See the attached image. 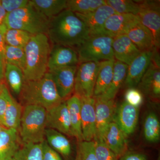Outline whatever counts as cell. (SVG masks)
Wrapping results in <instances>:
<instances>
[{"instance_id":"1","label":"cell","mask_w":160,"mask_h":160,"mask_svg":"<svg viewBox=\"0 0 160 160\" xmlns=\"http://www.w3.org/2000/svg\"><path fill=\"white\" fill-rule=\"evenodd\" d=\"M47 36L53 45L77 49L89 37V29L74 12L66 9L49 20Z\"/></svg>"},{"instance_id":"2","label":"cell","mask_w":160,"mask_h":160,"mask_svg":"<svg viewBox=\"0 0 160 160\" xmlns=\"http://www.w3.org/2000/svg\"><path fill=\"white\" fill-rule=\"evenodd\" d=\"M19 96L24 106H39L46 110L65 101L60 97L49 72L39 79L24 81Z\"/></svg>"},{"instance_id":"3","label":"cell","mask_w":160,"mask_h":160,"mask_svg":"<svg viewBox=\"0 0 160 160\" xmlns=\"http://www.w3.org/2000/svg\"><path fill=\"white\" fill-rule=\"evenodd\" d=\"M49 38L46 34L32 36L24 48L26 64L23 71L24 81H34L42 78L48 72L50 51Z\"/></svg>"},{"instance_id":"4","label":"cell","mask_w":160,"mask_h":160,"mask_svg":"<svg viewBox=\"0 0 160 160\" xmlns=\"http://www.w3.org/2000/svg\"><path fill=\"white\" fill-rule=\"evenodd\" d=\"M46 110L41 106H24L18 130L22 144L42 143L45 140Z\"/></svg>"},{"instance_id":"5","label":"cell","mask_w":160,"mask_h":160,"mask_svg":"<svg viewBox=\"0 0 160 160\" xmlns=\"http://www.w3.org/2000/svg\"><path fill=\"white\" fill-rule=\"evenodd\" d=\"M49 20L30 4L7 13L5 24L8 29H17L30 34H47Z\"/></svg>"},{"instance_id":"6","label":"cell","mask_w":160,"mask_h":160,"mask_svg":"<svg viewBox=\"0 0 160 160\" xmlns=\"http://www.w3.org/2000/svg\"><path fill=\"white\" fill-rule=\"evenodd\" d=\"M113 38L106 35L90 37L77 48L79 63L115 59Z\"/></svg>"},{"instance_id":"7","label":"cell","mask_w":160,"mask_h":160,"mask_svg":"<svg viewBox=\"0 0 160 160\" xmlns=\"http://www.w3.org/2000/svg\"><path fill=\"white\" fill-rule=\"evenodd\" d=\"M100 62L80 63L75 80L74 94L80 98L93 97Z\"/></svg>"},{"instance_id":"8","label":"cell","mask_w":160,"mask_h":160,"mask_svg":"<svg viewBox=\"0 0 160 160\" xmlns=\"http://www.w3.org/2000/svg\"><path fill=\"white\" fill-rule=\"evenodd\" d=\"M140 9L137 16L141 23L151 32L154 39L155 46H160V1H138Z\"/></svg>"},{"instance_id":"9","label":"cell","mask_w":160,"mask_h":160,"mask_svg":"<svg viewBox=\"0 0 160 160\" xmlns=\"http://www.w3.org/2000/svg\"><path fill=\"white\" fill-rule=\"evenodd\" d=\"M46 126L69 137H74L66 101L46 110Z\"/></svg>"},{"instance_id":"10","label":"cell","mask_w":160,"mask_h":160,"mask_svg":"<svg viewBox=\"0 0 160 160\" xmlns=\"http://www.w3.org/2000/svg\"><path fill=\"white\" fill-rule=\"evenodd\" d=\"M94 98L95 99V109L96 126V134L94 141H104L106 130L109 124L113 122L116 104L114 99L103 100Z\"/></svg>"},{"instance_id":"11","label":"cell","mask_w":160,"mask_h":160,"mask_svg":"<svg viewBox=\"0 0 160 160\" xmlns=\"http://www.w3.org/2000/svg\"><path fill=\"white\" fill-rule=\"evenodd\" d=\"M85 23L89 29L90 37L106 35L104 25L106 20L117 12L108 5L100 6L96 10L87 14L75 13Z\"/></svg>"},{"instance_id":"12","label":"cell","mask_w":160,"mask_h":160,"mask_svg":"<svg viewBox=\"0 0 160 160\" xmlns=\"http://www.w3.org/2000/svg\"><path fill=\"white\" fill-rule=\"evenodd\" d=\"M78 66H67L49 71L60 97L64 101L74 93L75 80Z\"/></svg>"},{"instance_id":"13","label":"cell","mask_w":160,"mask_h":160,"mask_svg":"<svg viewBox=\"0 0 160 160\" xmlns=\"http://www.w3.org/2000/svg\"><path fill=\"white\" fill-rule=\"evenodd\" d=\"M139 109L138 107L123 102L117 106L113 122L118 126L126 136L134 132L138 122Z\"/></svg>"},{"instance_id":"14","label":"cell","mask_w":160,"mask_h":160,"mask_svg":"<svg viewBox=\"0 0 160 160\" xmlns=\"http://www.w3.org/2000/svg\"><path fill=\"white\" fill-rule=\"evenodd\" d=\"M81 100V127L83 141H94L96 134L95 99L93 97L80 98Z\"/></svg>"},{"instance_id":"15","label":"cell","mask_w":160,"mask_h":160,"mask_svg":"<svg viewBox=\"0 0 160 160\" xmlns=\"http://www.w3.org/2000/svg\"><path fill=\"white\" fill-rule=\"evenodd\" d=\"M141 23L137 16L131 13H117L111 15L104 25L107 35L113 38L116 36L126 34L132 28Z\"/></svg>"},{"instance_id":"16","label":"cell","mask_w":160,"mask_h":160,"mask_svg":"<svg viewBox=\"0 0 160 160\" xmlns=\"http://www.w3.org/2000/svg\"><path fill=\"white\" fill-rule=\"evenodd\" d=\"M79 63L77 52L71 47L59 45H53L49 52L48 69H53L78 66Z\"/></svg>"},{"instance_id":"17","label":"cell","mask_w":160,"mask_h":160,"mask_svg":"<svg viewBox=\"0 0 160 160\" xmlns=\"http://www.w3.org/2000/svg\"><path fill=\"white\" fill-rule=\"evenodd\" d=\"M152 51L141 52L128 66L124 82L128 89L135 88L140 83L150 65Z\"/></svg>"},{"instance_id":"18","label":"cell","mask_w":160,"mask_h":160,"mask_svg":"<svg viewBox=\"0 0 160 160\" xmlns=\"http://www.w3.org/2000/svg\"><path fill=\"white\" fill-rule=\"evenodd\" d=\"M138 86V89L147 97L155 100L159 99L160 64L151 61L147 71Z\"/></svg>"},{"instance_id":"19","label":"cell","mask_w":160,"mask_h":160,"mask_svg":"<svg viewBox=\"0 0 160 160\" xmlns=\"http://www.w3.org/2000/svg\"><path fill=\"white\" fill-rule=\"evenodd\" d=\"M112 47L115 59L128 66L141 52L126 34L113 37Z\"/></svg>"},{"instance_id":"20","label":"cell","mask_w":160,"mask_h":160,"mask_svg":"<svg viewBox=\"0 0 160 160\" xmlns=\"http://www.w3.org/2000/svg\"><path fill=\"white\" fill-rule=\"evenodd\" d=\"M125 133L114 122L109 124L104 141L112 151L119 158L127 152L128 142Z\"/></svg>"},{"instance_id":"21","label":"cell","mask_w":160,"mask_h":160,"mask_svg":"<svg viewBox=\"0 0 160 160\" xmlns=\"http://www.w3.org/2000/svg\"><path fill=\"white\" fill-rule=\"evenodd\" d=\"M20 139L16 129L4 128L0 131V160H14L20 148Z\"/></svg>"},{"instance_id":"22","label":"cell","mask_w":160,"mask_h":160,"mask_svg":"<svg viewBox=\"0 0 160 160\" xmlns=\"http://www.w3.org/2000/svg\"><path fill=\"white\" fill-rule=\"evenodd\" d=\"M126 34L141 52L152 51L156 48L151 32L141 23L132 28Z\"/></svg>"},{"instance_id":"23","label":"cell","mask_w":160,"mask_h":160,"mask_svg":"<svg viewBox=\"0 0 160 160\" xmlns=\"http://www.w3.org/2000/svg\"><path fill=\"white\" fill-rule=\"evenodd\" d=\"M128 68V65L115 60L113 76L110 86L103 94L95 98L103 100L114 99L120 88L125 82Z\"/></svg>"},{"instance_id":"24","label":"cell","mask_w":160,"mask_h":160,"mask_svg":"<svg viewBox=\"0 0 160 160\" xmlns=\"http://www.w3.org/2000/svg\"><path fill=\"white\" fill-rule=\"evenodd\" d=\"M115 60L100 62L93 97H97L103 94L109 88L113 76Z\"/></svg>"},{"instance_id":"25","label":"cell","mask_w":160,"mask_h":160,"mask_svg":"<svg viewBox=\"0 0 160 160\" xmlns=\"http://www.w3.org/2000/svg\"><path fill=\"white\" fill-rule=\"evenodd\" d=\"M45 138L48 145L58 153L66 158L70 156L71 143L65 135L54 129L46 128Z\"/></svg>"},{"instance_id":"26","label":"cell","mask_w":160,"mask_h":160,"mask_svg":"<svg viewBox=\"0 0 160 160\" xmlns=\"http://www.w3.org/2000/svg\"><path fill=\"white\" fill-rule=\"evenodd\" d=\"M66 101L74 137L78 142L83 141L81 127V98L73 94Z\"/></svg>"},{"instance_id":"27","label":"cell","mask_w":160,"mask_h":160,"mask_svg":"<svg viewBox=\"0 0 160 160\" xmlns=\"http://www.w3.org/2000/svg\"><path fill=\"white\" fill-rule=\"evenodd\" d=\"M29 2L49 20L67 9L66 0H31Z\"/></svg>"},{"instance_id":"28","label":"cell","mask_w":160,"mask_h":160,"mask_svg":"<svg viewBox=\"0 0 160 160\" xmlns=\"http://www.w3.org/2000/svg\"><path fill=\"white\" fill-rule=\"evenodd\" d=\"M22 110V105L10 96L1 124L6 129L18 132Z\"/></svg>"},{"instance_id":"29","label":"cell","mask_w":160,"mask_h":160,"mask_svg":"<svg viewBox=\"0 0 160 160\" xmlns=\"http://www.w3.org/2000/svg\"><path fill=\"white\" fill-rule=\"evenodd\" d=\"M5 78L12 92L19 95L24 82V76L22 69L17 66L5 63Z\"/></svg>"},{"instance_id":"30","label":"cell","mask_w":160,"mask_h":160,"mask_svg":"<svg viewBox=\"0 0 160 160\" xmlns=\"http://www.w3.org/2000/svg\"><path fill=\"white\" fill-rule=\"evenodd\" d=\"M143 133L147 142L156 143L160 138L159 120L154 112H150L146 116L143 125Z\"/></svg>"},{"instance_id":"31","label":"cell","mask_w":160,"mask_h":160,"mask_svg":"<svg viewBox=\"0 0 160 160\" xmlns=\"http://www.w3.org/2000/svg\"><path fill=\"white\" fill-rule=\"evenodd\" d=\"M106 4L105 0H68L66 9L74 13L87 14Z\"/></svg>"},{"instance_id":"32","label":"cell","mask_w":160,"mask_h":160,"mask_svg":"<svg viewBox=\"0 0 160 160\" xmlns=\"http://www.w3.org/2000/svg\"><path fill=\"white\" fill-rule=\"evenodd\" d=\"M42 143L22 144L17 152L14 160H42Z\"/></svg>"},{"instance_id":"33","label":"cell","mask_w":160,"mask_h":160,"mask_svg":"<svg viewBox=\"0 0 160 160\" xmlns=\"http://www.w3.org/2000/svg\"><path fill=\"white\" fill-rule=\"evenodd\" d=\"M5 63L17 66L23 72L26 64V55L23 48L6 45L5 52Z\"/></svg>"},{"instance_id":"34","label":"cell","mask_w":160,"mask_h":160,"mask_svg":"<svg viewBox=\"0 0 160 160\" xmlns=\"http://www.w3.org/2000/svg\"><path fill=\"white\" fill-rule=\"evenodd\" d=\"M32 35L17 29H8L5 34L6 45L24 49Z\"/></svg>"},{"instance_id":"35","label":"cell","mask_w":160,"mask_h":160,"mask_svg":"<svg viewBox=\"0 0 160 160\" xmlns=\"http://www.w3.org/2000/svg\"><path fill=\"white\" fill-rule=\"evenodd\" d=\"M106 5L110 6L117 13L137 14L140 9L138 1L131 0H106Z\"/></svg>"},{"instance_id":"36","label":"cell","mask_w":160,"mask_h":160,"mask_svg":"<svg viewBox=\"0 0 160 160\" xmlns=\"http://www.w3.org/2000/svg\"><path fill=\"white\" fill-rule=\"evenodd\" d=\"M74 160H98L95 153L94 142H78Z\"/></svg>"},{"instance_id":"37","label":"cell","mask_w":160,"mask_h":160,"mask_svg":"<svg viewBox=\"0 0 160 160\" xmlns=\"http://www.w3.org/2000/svg\"><path fill=\"white\" fill-rule=\"evenodd\" d=\"M94 150L96 157L98 160H118V157L114 152L107 146L104 141L95 140Z\"/></svg>"},{"instance_id":"38","label":"cell","mask_w":160,"mask_h":160,"mask_svg":"<svg viewBox=\"0 0 160 160\" xmlns=\"http://www.w3.org/2000/svg\"><path fill=\"white\" fill-rule=\"evenodd\" d=\"M125 102L131 106L139 107L143 102L142 93L135 88H129L125 93Z\"/></svg>"},{"instance_id":"39","label":"cell","mask_w":160,"mask_h":160,"mask_svg":"<svg viewBox=\"0 0 160 160\" xmlns=\"http://www.w3.org/2000/svg\"><path fill=\"white\" fill-rule=\"evenodd\" d=\"M1 4L7 13L24 8L29 5L27 0H2Z\"/></svg>"},{"instance_id":"40","label":"cell","mask_w":160,"mask_h":160,"mask_svg":"<svg viewBox=\"0 0 160 160\" xmlns=\"http://www.w3.org/2000/svg\"><path fill=\"white\" fill-rule=\"evenodd\" d=\"M42 144V160H62L59 153L52 149L46 140Z\"/></svg>"},{"instance_id":"41","label":"cell","mask_w":160,"mask_h":160,"mask_svg":"<svg viewBox=\"0 0 160 160\" xmlns=\"http://www.w3.org/2000/svg\"><path fill=\"white\" fill-rule=\"evenodd\" d=\"M10 96L11 94L7 89L6 85H5L2 91L0 94V123H1L6 111Z\"/></svg>"},{"instance_id":"42","label":"cell","mask_w":160,"mask_h":160,"mask_svg":"<svg viewBox=\"0 0 160 160\" xmlns=\"http://www.w3.org/2000/svg\"><path fill=\"white\" fill-rule=\"evenodd\" d=\"M7 29V28L5 24L0 26V59L2 60L5 63V52L6 46L5 34Z\"/></svg>"},{"instance_id":"43","label":"cell","mask_w":160,"mask_h":160,"mask_svg":"<svg viewBox=\"0 0 160 160\" xmlns=\"http://www.w3.org/2000/svg\"><path fill=\"white\" fill-rule=\"evenodd\" d=\"M120 160H147V158L146 155L143 153L127 152L120 158Z\"/></svg>"},{"instance_id":"44","label":"cell","mask_w":160,"mask_h":160,"mask_svg":"<svg viewBox=\"0 0 160 160\" xmlns=\"http://www.w3.org/2000/svg\"><path fill=\"white\" fill-rule=\"evenodd\" d=\"M7 13V12L0 3V26L5 24V20Z\"/></svg>"},{"instance_id":"45","label":"cell","mask_w":160,"mask_h":160,"mask_svg":"<svg viewBox=\"0 0 160 160\" xmlns=\"http://www.w3.org/2000/svg\"><path fill=\"white\" fill-rule=\"evenodd\" d=\"M5 62L0 59V82H3L5 78Z\"/></svg>"},{"instance_id":"46","label":"cell","mask_w":160,"mask_h":160,"mask_svg":"<svg viewBox=\"0 0 160 160\" xmlns=\"http://www.w3.org/2000/svg\"><path fill=\"white\" fill-rule=\"evenodd\" d=\"M5 85H6L4 84L3 82H0V94H1V92L2 91L3 88H4Z\"/></svg>"},{"instance_id":"47","label":"cell","mask_w":160,"mask_h":160,"mask_svg":"<svg viewBox=\"0 0 160 160\" xmlns=\"http://www.w3.org/2000/svg\"><path fill=\"white\" fill-rule=\"evenodd\" d=\"M4 128H6L5 127H4V126H3L2 125V124H1V123H0V131H2V130L3 129H4Z\"/></svg>"},{"instance_id":"48","label":"cell","mask_w":160,"mask_h":160,"mask_svg":"<svg viewBox=\"0 0 160 160\" xmlns=\"http://www.w3.org/2000/svg\"><path fill=\"white\" fill-rule=\"evenodd\" d=\"M157 160H160V156H159V157L158 158Z\"/></svg>"},{"instance_id":"49","label":"cell","mask_w":160,"mask_h":160,"mask_svg":"<svg viewBox=\"0 0 160 160\" xmlns=\"http://www.w3.org/2000/svg\"><path fill=\"white\" fill-rule=\"evenodd\" d=\"M1 1H0V3H1Z\"/></svg>"}]
</instances>
